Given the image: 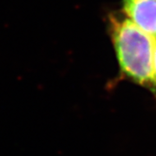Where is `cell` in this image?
<instances>
[{
	"label": "cell",
	"instance_id": "obj_1",
	"mask_svg": "<svg viewBox=\"0 0 156 156\" xmlns=\"http://www.w3.org/2000/svg\"><path fill=\"white\" fill-rule=\"evenodd\" d=\"M110 29L122 73L137 84L153 87L156 38L127 17L112 16Z\"/></svg>",
	"mask_w": 156,
	"mask_h": 156
},
{
	"label": "cell",
	"instance_id": "obj_2",
	"mask_svg": "<svg viewBox=\"0 0 156 156\" xmlns=\"http://www.w3.org/2000/svg\"><path fill=\"white\" fill-rule=\"evenodd\" d=\"M127 18L156 38V0H123Z\"/></svg>",
	"mask_w": 156,
	"mask_h": 156
},
{
	"label": "cell",
	"instance_id": "obj_3",
	"mask_svg": "<svg viewBox=\"0 0 156 156\" xmlns=\"http://www.w3.org/2000/svg\"><path fill=\"white\" fill-rule=\"evenodd\" d=\"M153 87H156V44H155L154 58H153Z\"/></svg>",
	"mask_w": 156,
	"mask_h": 156
}]
</instances>
